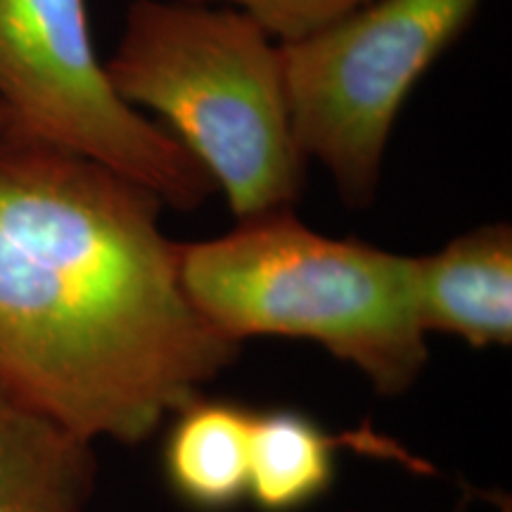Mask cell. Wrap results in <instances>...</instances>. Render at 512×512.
<instances>
[{"label":"cell","instance_id":"1","mask_svg":"<svg viewBox=\"0 0 512 512\" xmlns=\"http://www.w3.org/2000/svg\"><path fill=\"white\" fill-rule=\"evenodd\" d=\"M155 192L0 133V387L74 437L138 444L240 356L159 228Z\"/></svg>","mask_w":512,"mask_h":512},{"label":"cell","instance_id":"2","mask_svg":"<svg viewBox=\"0 0 512 512\" xmlns=\"http://www.w3.org/2000/svg\"><path fill=\"white\" fill-rule=\"evenodd\" d=\"M183 290L233 342L256 335L318 342L382 396L413 387L427 361L415 256L335 240L280 209L214 240L178 242Z\"/></svg>","mask_w":512,"mask_h":512},{"label":"cell","instance_id":"3","mask_svg":"<svg viewBox=\"0 0 512 512\" xmlns=\"http://www.w3.org/2000/svg\"><path fill=\"white\" fill-rule=\"evenodd\" d=\"M105 74L126 105L169 121L235 219L294 209L306 157L292 131L283 57L245 12L133 0Z\"/></svg>","mask_w":512,"mask_h":512},{"label":"cell","instance_id":"4","mask_svg":"<svg viewBox=\"0 0 512 512\" xmlns=\"http://www.w3.org/2000/svg\"><path fill=\"white\" fill-rule=\"evenodd\" d=\"M484 0H373L342 22L280 46L292 131L349 209L380 188L396 117Z\"/></svg>","mask_w":512,"mask_h":512},{"label":"cell","instance_id":"5","mask_svg":"<svg viewBox=\"0 0 512 512\" xmlns=\"http://www.w3.org/2000/svg\"><path fill=\"white\" fill-rule=\"evenodd\" d=\"M0 105L8 133L93 159L164 207L195 211L219 190L169 131L114 93L83 0H0Z\"/></svg>","mask_w":512,"mask_h":512},{"label":"cell","instance_id":"6","mask_svg":"<svg viewBox=\"0 0 512 512\" xmlns=\"http://www.w3.org/2000/svg\"><path fill=\"white\" fill-rule=\"evenodd\" d=\"M415 292L427 332H448L475 349L510 347V223H486L439 252L415 256Z\"/></svg>","mask_w":512,"mask_h":512},{"label":"cell","instance_id":"7","mask_svg":"<svg viewBox=\"0 0 512 512\" xmlns=\"http://www.w3.org/2000/svg\"><path fill=\"white\" fill-rule=\"evenodd\" d=\"M339 448H356L363 456L394 460L413 472H432L427 460L413 456L370 425L332 434L302 411L278 408L254 413L247 498L261 512L304 510L328 494L335 482Z\"/></svg>","mask_w":512,"mask_h":512},{"label":"cell","instance_id":"8","mask_svg":"<svg viewBox=\"0 0 512 512\" xmlns=\"http://www.w3.org/2000/svg\"><path fill=\"white\" fill-rule=\"evenodd\" d=\"M95 453L0 387V512H91Z\"/></svg>","mask_w":512,"mask_h":512},{"label":"cell","instance_id":"9","mask_svg":"<svg viewBox=\"0 0 512 512\" xmlns=\"http://www.w3.org/2000/svg\"><path fill=\"white\" fill-rule=\"evenodd\" d=\"M254 411L195 396L174 413L164 439L166 484L200 512H228L247 498Z\"/></svg>","mask_w":512,"mask_h":512},{"label":"cell","instance_id":"10","mask_svg":"<svg viewBox=\"0 0 512 512\" xmlns=\"http://www.w3.org/2000/svg\"><path fill=\"white\" fill-rule=\"evenodd\" d=\"M197 5H228L245 12L271 41L290 46L342 22L373 0H185Z\"/></svg>","mask_w":512,"mask_h":512},{"label":"cell","instance_id":"11","mask_svg":"<svg viewBox=\"0 0 512 512\" xmlns=\"http://www.w3.org/2000/svg\"><path fill=\"white\" fill-rule=\"evenodd\" d=\"M494 503L498 505V512H512V501H510V496L496 494V496H494Z\"/></svg>","mask_w":512,"mask_h":512},{"label":"cell","instance_id":"12","mask_svg":"<svg viewBox=\"0 0 512 512\" xmlns=\"http://www.w3.org/2000/svg\"><path fill=\"white\" fill-rule=\"evenodd\" d=\"M470 501H472V494H465L463 498H460V503L451 512H470Z\"/></svg>","mask_w":512,"mask_h":512},{"label":"cell","instance_id":"13","mask_svg":"<svg viewBox=\"0 0 512 512\" xmlns=\"http://www.w3.org/2000/svg\"><path fill=\"white\" fill-rule=\"evenodd\" d=\"M5 128H8V117H5V110H3V105H0V133H3Z\"/></svg>","mask_w":512,"mask_h":512}]
</instances>
